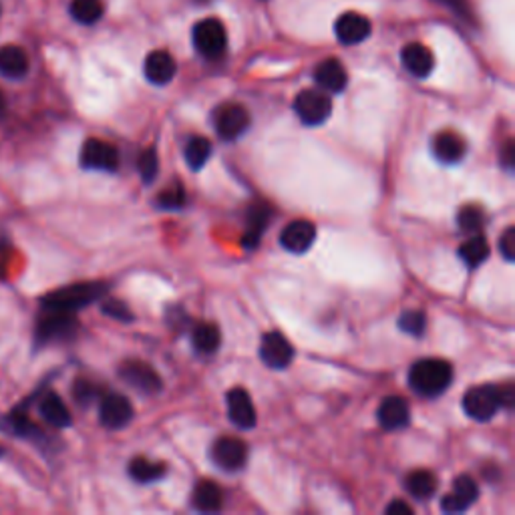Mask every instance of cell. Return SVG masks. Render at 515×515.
I'll return each mask as SVG.
<instances>
[{
  "mask_svg": "<svg viewBox=\"0 0 515 515\" xmlns=\"http://www.w3.org/2000/svg\"><path fill=\"white\" fill-rule=\"evenodd\" d=\"M453 381V366L441 359H423L411 366L409 382L423 397H437Z\"/></svg>",
  "mask_w": 515,
  "mask_h": 515,
  "instance_id": "1",
  "label": "cell"
},
{
  "mask_svg": "<svg viewBox=\"0 0 515 515\" xmlns=\"http://www.w3.org/2000/svg\"><path fill=\"white\" fill-rule=\"evenodd\" d=\"M103 292H105V286L97 282L73 284V286L60 288V290L47 294L45 299L41 300V304H42V308L51 310V312L75 314L77 310L89 307V304L97 300Z\"/></svg>",
  "mask_w": 515,
  "mask_h": 515,
  "instance_id": "2",
  "label": "cell"
},
{
  "mask_svg": "<svg viewBox=\"0 0 515 515\" xmlns=\"http://www.w3.org/2000/svg\"><path fill=\"white\" fill-rule=\"evenodd\" d=\"M294 111L304 125H322L333 113V101L322 89H307L299 93L294 101Z\"/></svg>",
  "mask_w": 515,
  "mask_h": 515,
  "instance_id": "3",
  "label": "cell"
},
{
  "mask_svg": "<svg viewBox=\"0 0 515 515\" xmlns=\"http://www.w3.org/2000/svg\"><path fill=\"white\" fill-rule=\"evenodd\" d=\"M191 39H194V47L199 55L207 59H217L224 55L225 45H228V34H225L224 24L217 19L199 21L191 31Z\"/></svg>",
  "mask_w": 515,
  "mask_h": 515,
  "instance_id": "4",
  "label": "cell"
},
{
  "mask_svg": "<svg viewBox=\"0 0 515 515\" xmlns=\"http://www.w3.org/2000/svg\"><path fill=\"white\" fill-rule=\"evenodd\" d=\"M501 400H500V391L495 387H474L465 392L464 397V411L474 418V421L485 423L500 411Z\"/></svg>",
  "mask_w": 515,
  "mask_h": 515,
  "instance_id": "5",
  "label": "cell"
},
{
  "mask_svg": "<svg viewBox=\"0 0 515 515\" xmlns=\"http://www.w3.org/2000/svg\"><path fill=\"white\" fill-rule=\"evenodd\" d=\"M216 131L224 142H235L250 127V113L238 103H228L216 111Z\"/></svg>",
  "mask_w": 515,
  "mask_h": 515,
  "instance_id": "6",
  "label": "cell"
},
{
  "mask_svg": "<svg viewBox=\"0 0 515 515\" xmlns=\"http://www.w3.org/2000/svg\"><path fill=\"white\" fill-rule=\"evenodd\" d=\"M77 326L78 325L75 320V314L47 310V317L39 320L37 343L49 345V343H57V340L73 338L77 333Z\"/></svg>",
  "mask_w": 515,
  "mask_h": 515,
  "instance_id": "7",
  "label": "cell"
},
{
  "mask_svg": "<svg viewBox=\"0 0 515 515\" xmlns=\"http://www.w3.org/2000/svg\"><path fill=\"white\" fill-rule=\"evenodd\" d=\"M81 165L93 171H115L119 165V153L115 147L101 139H89L81 150Z\"/></svg>",
  "mask_w": 515,
  "mask_h": 515,
  "instance_id": "8",
  "label": "cell"
},
{
  "mask_svg": "<svg viewBox=\"0 0 515 515\" xmlns=\"http://www.w3.org/2000/svg\"><path fill=\"white\" fill-rule=\"evenodd\" d=\"M99 418L101 425L107 427V429H124L133 418V407H131L127 397L119 395V392H111V395L101 399Z\"/></svg>",
  "mask_w": 515,
  "mask_h": 515,
  "instance_id": "9",
  "label": "cell"
},
{
  "mask_svg": "<svg viewBox=\"0 0 515 515\" xmlns=\"http://www.w3.org/2000/svg\"><path fill=\"white\" fill-rule=\"evenodd\" d=\"M119 377L124 379L129 387H133L139 392H145V395H155V392L161 391V379L150 364L139 363V361H129L119 369Z\"/></svg>",
  "mask_w": 515,
  "mask_h": 515,
  "instance_id": "10",
  "label": "cell"
},
{
  "mask_svg": "<svg viewBox=\"0 0 515 515\" xmlns=\"http://www.w3.org/2000/svg\"><path fill=\"white\" fill-rule=\"evenodd\" d=\"M260 359L274 371H282L294 359V348L280 333H268L260 343Z\"/></svg>",
  "mask_w": 515,
  "mask_h": 515,
  "instance_id": "11",
  "label": "cell"
},
{
  "mask_svg": "<svg viewBox=\"0 0 515 515\" xmlns=\"http://www.w3.org/2000/svg\"><path fill=\"white\" fill-rule=\"evenodd\" d=\"M371 21L361 13H345L335 23V34L343 45H361L363 41L371 37Z\"/></svg>",
  "mask_w": 515,
  "mask_h": 515,
  "instance_id": "12",
  "label": "cell"
},
{
  "mask_svg": "<svg viewBox=\"0 0 515 515\" xmlns=\"http://www.w3.org/2000/svg\"><path fill=\"white\" fill-rule=\"evenodd\" d=\"M214 464L224 471H238L246 464L248 447L242 439L235 437H222L217 439L212 449Z\"/></svg>",
  "mask_w": 515,
  "mask_h": 515,
  "instance_id": "13",
  "label": "cell"
},
{
  "mask_svg": "<svg viewBox=\"0 0 515 515\" xmlns=\"http://www.w3.org/2000/svg\"><path fill=\"white\" fill-rule=\"evenodd\" d=\"M479 495L477 483L469 475H459L453 483V492L441 500V510L447 513H461L475 503Z\"/></svg>",
  "mask_w": 515,
  "mask_h": 515,
  "instance_id": "14",
  "label": "cell"
},
{
  "mask_svg": "<svg viewBox=\"0 0 515 515\" xmlns=\"http://www.w3.org/2000/svg\"><path fill=\"white\" fill-rule=\"evenodd\" d=\"M314 240H317V228L308 220H294L286 225L280 234V244L284 250L292 252V254H304L312 248Z\"/></svg>",
  "mask_w": 515,
  "mask_h": 515,
  "instance_id": "15",
  "label": "cell"
},
{
  "mask_svg": "<svg viewBox=\"0 0 515 515\" xmlns=\"http://www.w3.org/2000/svg\"><path fill=\"white\" fill-rule=\"evenodd\" d=\"M228 415H230V421L238 427V429H254L256 421H258V415H256V409L254 403H252L250 395L244 389H232L228 392Z\"/></svg>",
  "mask_w": 515,
  "mask_h": 515,
  "instance_id": "16",
  "label": "cell"
},
{
  "mask_svg": "<svg viewBox=\"0 0 515 515\" xmlns=\"http://www.w3.org/2000/svg\"><path fill=\"white\" fill-rule=\"evenodd\" d=\"M178 73V65L168 51H153L145 57L143 75L153 85H168Z\"/></svg>",
  "mask_w": 515,
  "mask_h": 515,
  "instance_id": "17",
  "label": "cell"
},
{
  "mask_svg": "<svg viewBox=\"0 0 515 515\" xmlns=\"http://www.w3.org/2000/svg\"><path fill=\"white\" fill-rule=\"evenodd\" d=\"M314 81L325 93H343L348 83V73L338 59H326L314 69Z\"/></svg>",
  "mask_w": 515,
  "mask_h": 515,
  "instance_id": "18",
  "label": "cell"
},
{
  "mask_svg": "<svg viewBox=\"0 0 515 515\" xmlns=\"http://www.w3.org/2000/svg\"><path fill=\"white\" fill-rule=\"evenodd\" d=\"M409 418H411V411H409V405L403 397H387L382 399V403L379 407V423L382 429L387 431H399L407 427Z\"/></svg>",
  "mask_w": 515,
  "mask_h": 515,
  "instance_id": "19",
  "label": "cell"
},
{
  "mask_svg": "<svg viewBox=\"0 0 515 515\" xmlns=\"http://www.w3.org/2000/svg\"><path fill=\"white\" fill-rule=\"evenodd\" d=\"M400 60L409 73L417 78L429 77L435 67L433 52L421 42H409V45L400 51Z\"/></svg>",
  "mask_w": 515,
  "mask_h": 515,
  "instance_id": "20",
  "label": "cell"
},
{
  "mask_svg": "<svg viewBox=\"0 0 515 515\" xmlns=\"http://www.w3.org/2000/svg\"><path fill=\"white\" fill-rule=\"evenodd\" d=\"M270 220H272V207L262 202L252 206L246 220V232L242 235V246L256 248L260 244L262 234H264V230L268 228Z\"/></svg>",
  "mask_w": 515,
  "mask_h": 515,
  "instance_id": "21",
  "label": "cell"
},
{
  "mask_svg": "<svg viewBox=\"0 0 515 515\" xmlns=\"http://www.w3.org/2000/svg\"><path fill=\"white\" fill-rule=\"evenodd\" d=\"M467 145L455 131H443L433 139V153L441 163H457L465 157Z\"/></svg>",
  "mask_w": 515,
  "mask_h": 515,
  "instance_id": "22",
  "label": "cell"
},
{
  "mask_svg": "<svg viewBox=\"0 0 515 515\" xmlns=\"http://www.w3.org/2000/svg\"><path fill=\"white\" fill-rule=\"evenodd\" d=\"M39 411L41 417L45 418L49 425L57 427V429H65V427H71L73 423L71 411H69V407L63 403V399H60L57 392H47V395L41 399Z\"/></svg>",
  "mask_w": 515,
  "mask_h": 515,
  "instance_id": "23",
  "label": "cell"
},
{
  "mask_svg": "<svg viewBox=\"0 0 515 515\" xmlns=\"http://www.w3.org/2000/svg\"><path fill=\"white\" fill-rule=\"evenodd\" d=\"M29 73V57L16 45H6L0 49V75L6 78H23Z\"/></svg>",
  "mask_w": 515,
  "mask_h": 515,
  "instance_id": "24",
  "label": "cell"
},
{
  "mask_svg": "<svg viewBox=\"0 0 515 515\" xmlns=\"http://www.w3.org/2000/svg\"><path fill=\"white\" fill-rule=\"evenodd\" d=\"M490 256V244L482 234H474L467 242L461 244L459 258L464 260L467 268H479Z\"/></svg>",
  "mask_w": 515,
  "mask_h": 515,
  "instance_id": "25",
  "label": "cell"
},
{
  "mask_svg": "<svg viewBox=\"0 0 515 515\" xmlns=\"http://www.w3.org/2000/svg\"><path fill=\"white\" fill-rule=\"evenodd\" d=\"M0 427H3L5 431L13 433L14 437H39V435H42L39 431V427L34 425L29 415L21 411V409H16V411H13L11 415H6L3 421H0Z\"/></svg>",
  "mask_w": 515,
  "mask_h": 515,
  "instance_id": "26",
  "label": "cell"
},
{
  "mask_svg": "<svg viewBox=\"0 0 515 515\" xmlns=\"http://www.w3.org/2000/svg\"><path fill=\"white\" fill-rule=\"evenodd\" d=\"M191 343H194L196 351L204 354H212L220 348L222 343L220 328L216 325H209V322H206V325H198L194 328V333H191Z\"/></svg>",
  "mask_w": 515,
  "mask_h": 515,
  "instance_id": "27",
  "label": "cell"
},
{
  "mask_svg": "<svg viewBox=\"0 0 515 515\" xmlns=\"http://www.w3.org/2000/svg\"><path fill=\"white\" fill-rule=\"evenodd\" d=\"M224 503L222 490L214 482H202L194 492V505L199 511H217Z\"/></svg>",
  "mask_w": 515,
  "mask_h": 515,
  "instance_id": "28",
  "label": "cell"
},
{
  "mask_svg": "<svg viewBox=\"0 0 515 515\" xmlns=\"http://www.w3.org/2000/svg\"><path fill=\"white\" fill-rule=\"evenodd\" d=\"M407 490L413 497H418V500H427V497H431L437 490V479L431 474V471H425V469H418L413 471V474H409L407 477Z\"/></svg>",
  "mask_w": 515,
  "mask_h": 515,
  "instance_id": "29",
  "label": "cell"
},
{
  "mask_svg": "<svg viewBox=\"0 0 515 515\" xmlns=\"http://www.w3.org/2000/svg\"><path fill=\"white\" fill-rule=\"evenodd\" d=\"M129 475L139 483H152L165 475V465L152 464V461L145 457H137L129 464Z\"/></svg>",
  "mask_w": 515,
  "mask_h": 515,
  "instance_id": "30",
  "label": "cell"
},
{
  "mask_svg": "<svg viewBox=\"0 0 515 515\" xmlns=\"http://www.w3.org/2000/svg\"><path fill=\"white\" fill-rule=\"evenodd\" d=\"M212 157V143L206 137H191L186 145V161L191 170H202Z\"/></svg>",
  "mask_w": 515,
  "mask_h": 515,
  "instance_id": "31",
  "label": "cell"
},
{
  "mask_svg": "<svg viewBox=\"0 0 515 515\" xmlns=\"http://www.w3.org/2000/svg\"><path fill=\"white\" fill-rule=\"evenodd\" d=\"M103 0H73L71 16L81 24H95L103 16Z\"/></svg>",
  "mask_w": 515,
  "mask_h": 515,
  "instance_id": "32",
  "label": "cell"
},
{
  "mask_svg": "<svg viewBox=\"0 0 515 515\" xmlns=\"http://www.w3.org/2000/svg\"><path fill=\"white\" fill-rule=\"evenodd\" d=\"M457 224H459V230L465 232V234H482L483 225H485V216L482 212V207L477 206H465L461 207L459 217H457Z\"/></svg>",
  "mask_w": 515,
  "mask_h": 515,
  "instance_id": "33",
  "label": "cell"
},
{
  "mask_svg": "<svg viewBox=\"0 0 515 515\" xmlns=\"http://www.w3.org/2000/svg\"><path fill=\"white\" fill-rule=\"evenodd\" d=\"M427 320L421 310H407L399 317V328L409 336H421L425 333Z\"/></svg>",
  "mask_w": 515,
  "mask_h": 515,
  "instance_id": "34",
  "label": "cell"
},
{
  "mask_svg": "<svg viewBox=\"0 0 515 515\" xmlns=\"http://www.w3.org/2000/svg\"><path fill=\"white\" fill-rule=\"evenodd\" d=\"M186 204V189L179 181L171 183L170 188H165L161 191V196L157 198V206L163 207V209H179Z\"/></svg>",
  "mask_w": 515,
  "mask_h": 515,
  "instance_id": "35",
  "label": "cell"
},
{
  "mask_svg": "<svg viewBox=\"0 0 515 515\" xmlns=\"http://www.w3.org/2000/svg\"><path fill=\"white\" fill-rule=\"evenodd\" d=\"M137 168L145 181H153L157 171H160V160H157L155 150H145L142 155H139Z\"/></svg>",
  "mask_w": 515,
  "mask_h": 515,
  "instance_id": "36",
  "label": "cell"
},
{
  "mask_svg": "<svg viewBox=\"0 0 515 515\" xmlns=\"http://www.w3.org/2000/svg\"><path fill=\"white\" fill-rule=\"evenodd\" d=\"M73 395H75V400L78 405H89V403H93L95 399H97L99 391L89 381H77L75 387H73Z\"/></svg>",
  "mask_w": 515,
  "mask_h": 515,
  "instance_id": "37",
  "label": "cell"
},
{
  "mask_svg": "<svg viewBox=\"0 0 515 515\" xmlns=\"http://www.w3.org/2000/svg\"><path fill=\"white\" fill-rule=\"evenodd\" d=\"M103 312L107 314V317L121 320V322H131L133 320V314H131L127 304H124L121 300H107L103 304Z\"/></svg>",
  "mask_w": 515,
  "mask_h": 515,
  "instance_id": "38",
  "label": "cell"
},
{
  "mask_svg": "<svg viewBox=\"0 0 515 515\" xmlns=\"http://www.w3.org/2000/svg\"><path fill=\"white\" fill-rule=\"evenodd\" d=\"M500 252H501V256L508 262L515 260V228H513V225H510V228L501 234Z\"/></svg>",
  "mask_w": 515,
  "mask_h": 515,
  "instance_id": "39",
  "label": "cell"
},
{
  "mask_svg": "<svg viewBox=\"0 0 515 515\" xmlns=\"http://www.w3.org/2000/svg\"><path fill=\"white\" fill-rule=\"evenodd\" d=\"M443 6H447L449 11L455 13L461 19H471V6L469 0H437Z\"/></svg>",
  "mask_w": 515,
  "mask_h": 515,
  "instance_id": "40",
  "label": "cell"
},
{
  "mask_svg": "<svg viewBox=\"0 0 515 515\" xmlns=\"http://www.w3.org/2000/svg\"><path fill=\"white\" fill-rule=\"evenodd\" d=\"M387 515H411L413 513V508L409 503H405L403 500H395L392 503L387 505V510H385Z\"/></svg>",
  "mask_w": 515,
  "mask_h": 515,
  "instance_id": "41",
  "label": "cell"
},
{
  "mask_svg": "<svg viewBox=\"0 0 515 515\" xmlns=\"http://www.w3.org/2000/svg\"><path fill=\"white\" fill-rule=\"evenodd\" d=\"M513 161H515V147H513V142H508V143H505V147H503L501 163L511 171L513 170Z\"/></svg>",
  "mask_w": 515,
  "mask_h": 515,
  "instance_id": "42",
  "label": "cell"
},
{
  "mask_svg": "<svg viewBox=\"0 0 515 515\" xmlns=\"http://www.w3.org/2000/svg\"><path fill=\"white\" fill-rule=\"evenodd\" d=\"M5 107V97H3V93H0V109Z\"/></svg>",
  "mask_w": 515,
  "mask_h": 515,
  "instance_id": "43",
  "label": "cell"
},
{
  "mask_svg": "<svg viewBox=\"0 0 515 515\" xmlns=\"http://www.w3.org/2000/svg\"><path fill=\"white\" fill-rule=\"evenodd\" d=\"M0 455H3V449H0Z\"/></svg>",
  "mask_w": 515,
  "mask_h": 515,
  "instance_id": "44",
  "label": "cell"
}]
</instances>
